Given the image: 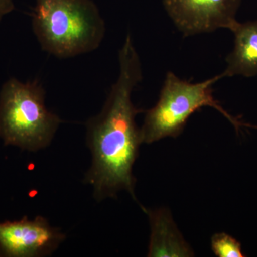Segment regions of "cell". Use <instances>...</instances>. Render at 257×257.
<instances>
[{
    "instance_id": "obj_1",
    "label": "cell",
    "mask_w": 257,
    "mask_h": 257,
    "mask_svg": "<svg viewBox=\"0 0 257 257\" xmlns=\"http://www.w3.org/2000/svg\"><path fill=\"white\" fill-rule=\"evenodd\" d=\"M119 62V77L102 109L86 123L92 164L84 182L92 187L99 202L116 197L121 191L137 200L133 167L143 143L135 118L143 110L133 104L132 94L143 79V69L130 35L120 49Z\"/></svg>"
},
{
    "instance_id": "obj_2",
    "label": "cell",
    "mask_w": 257,
    "mask_h": 257,
    "mask_svg": "<svg viewBox=\"0 0 257 257\" xmlns=\"http://www.w3.org/2000/svg\"><path fill=\"white\" fill-rule=\"evenodd\" d=\"M32 29L42 50L60 59L100 46L105 23L92 0H35Z\"/></svg>"
},
{
    "instance_id": "obj_3",
    "label": "cell",
    "mask_w": 257,
    "mask_h": 257,
    "mask_svg": "<svg viewBox=\"0 0 257 257\" xmlns=\"http://www.w3.org/2000/svg\"><path fill=\"white\" fill-rule=\"evenodd\" d=\"M62 119L47 109L45 91L38 81L11 78L0 91V138L5 145L29 152L46 148Z\"/></svg>"
},
{
    "instance_id": "obj_4",
    "label": "cell",
    "mask_w": 257,
    "mask_h": 257,
    "mask_svg": "<svg viewBox=\"0 0 257 257\" xmlns=\"http://www.w3.org/2000/svg\"><path fill=\"white\" fill-rule=\"evenodd\" d=\"M221 78L219 74L204 82L191 83L179 79L172 72H167L159 100L147 111L140 128L143 143L178 138L189 117L205 106L220 112L238 130L242 124L224 110L213 96V85Z\"/></svg>"
},
{
    "instance_id": "obj_5",
    "label": "cell",
    "mask_w": 257,
    "mask_h": 257,
    "mask_svg": "<svg viewBox=\"0 0 257 257\" xmlns=\"http://www.w3.org/2000/svg\"><path fill=\"white\" fill-rule=\"evenodd\" d=\"M241 0H163L167 14L184 37L209 33L218 29L231 32Z\"/></svg>"
},
{
    "instance_id": "obj_6",
    "label": "cell",
    "mask_w": 257,
    "mask_h": 257,
    "mask_svg": "<svg viewBox=\"0 0 257 257\" xmlns=\"http://www.w3.org/2000/svg\"><path fill=\"white\" fill-rule=\"evenodd\" d=\"M66 239L58 228L37 216L0 223V257L50 256Z\"/></svg>"
},
{
    "instance_id": "obj_7",
    "label": "cell",
    "mask_w": 257,
    "mask_h": 257,
    "mask_svg": "<svg viewBox=\"0 0 257 257\" xmlns=\"http://www.w3.org/2000/svg\"><path fill=\"white\" fill-rule=\"evenodd\" d=\"M147 214L151 227L147 256L190 257L194 252L177 228L170 210L142 207Z\"/></svg>"
},
{
    "instance_id": "obj_8",
    "label": "cell",
    "mask_w": 257,
    "mask_h": 257,
    "mask_svg": "<svg viewBox=\"0 0 257 257\" xmlns=\"http://www.w3.org/2000/svg\"><path fill=\"white\" fill-rule=\"evenodd\" d=\"M234 45L226 58V68L221 77L257 75V21L239 23L232 31Z\"/></svg>"
},
{
    "instance_id": "obj_9",
    "label": "cell",
    "mask_w": 257,
    "mask_h": 257,
    "mask_svg": "<svg viewBox=\"0 0 257 257\" xmlns=\"http://www.w3.org/2000/svg\"><path fill=\"white\" fill-rule=\"evenodd\" d=\"M213 252L219 257H243L241 243L226 233H216L211 239Z\"/></svg>"
},
{
    "instance_id": "obj_10",
    "label": "cell",
    "mask_w": 257,
    "mask_h": 257,
    "mask_svg": "<svg viewBox=\"0 0 257 257\" xmlns=\"http://www.w3.org/2000/svg\"><path fill=\"white\" fill-rule=\"evenodd\" d=\"M15 8L13 0H0V22L5 15L11 13Z\"/></svg>"
}]
</instances>
